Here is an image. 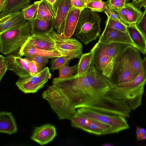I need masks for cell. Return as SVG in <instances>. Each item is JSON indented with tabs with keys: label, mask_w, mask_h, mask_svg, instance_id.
Returning <instances> with one entry per match:
<instances>
[{
	"label": "cell",
	"mask_w": 146,
	"mask_h": 146,
	"mask_svg": "<svg viewBox=\"0 0 146 146\" xmlns=\"http://www.w3.org/2000/svg\"><path fill=\"white\" fill-rule=\"evenodd\" d=\"M52 84L65 95L75 109L85 108L110 113L116 107L114 85L92 63L85 73L63 79L55 78Z\"/></svg>",
	"instance_id": "cell-1"
},
{
	"label": "cell",
	"mask_w": 146,
	"mask_h": 146,
	"mask_svg": "<svg viewBox=\"0 0 146 146\" xmlns=\"http://www.w3.org/2000/svg\"><path fill=\"white\" fill-rule=\"evenodd\" d=\"M31 35L29 21H27L21 27L0 34V52L7 56H20L19 52L21 48Z\"/></svg>",
	"instance_id": "cell-2"
},
{
	"label": "cell",
	"mask_w": 146,
	"mask_h": 146,
	"mask_svg": "<svg viewBox=\"0 0 146 146\" xmlns=\"http://www.w3.org/2000/svg\"><path fill=\"white\" fill-rule=\"evenodd\" d=\"M102 19L98 14L85 8L80 14L74 35L87 45L100 35Z\"/></svg>",
	"instance_id": "cell-3"
},
{
	"label": "cell",
	"mask_w": 146,
	"mask_h": 146,
	"mask_svg": "<svg viewBox=\"0 0 146 146\" xmlns=\"http://www.w3.org/2000/svg\"><path fill=\"white\" fill-rule=\"evenodd\" d=\"M42 96L59 119L70 120L75 113L76 110L70 100L53 84L48 87Z\"/></svg>",
	"instance_id": "cell-4"
},
{
	"label": "cell",
	"mask_w": 146,
	"mask_h": 146,
	"mask_svg": "<svg viewBox=\"0 0 146 146\" xmlns=\"http://www.w3.org/2000/svg\"><path fill=\"white\" fill-rule=\"evenodd\" d=\"M74 115L85 117L110 125L112 127L111 133H117L129 128L125 118L119 115L103 113L85 108L77 109Z\"/></svg>",
	"instance_id": "cell-5"
},
{
	"label": "cell",
	"mask_w": 146,
	"mask_h": 146,
	"mask_svg": "<svg viewBox=\"0 0 146 146\" xmlns=\"http://www.w3.org/2000/svg\"><path fill=\"white\" fill-rule=\"evenodd\" d=\"M51 76L49 68L47 67L34 75L19 78L16 84L24 93H35L44 86Z\"/></svg>",
	"instance_id": "cell-6"
},
{
	"label": "cell",
	"mask_w": 146,
	"mask_h": 146,
	"mask_svg": "<svg viewBox=\"0 0 146 146\" xmlns=\"http://www.w3.org/2000/svg\"><path fill=\"white\" fill-rule=\"evenodd\" d=\"M137 76L128 64L124 51L116 58L109 79L113 85L117 86L132 81Z\"/></svg>",
	"instance_id": "cell-7"
},
{
	"label": "cell",
	"mask_w": 146,
	"mask_h": 146,
	"mask_svg": "<svg viewBox=\"0 0 146 146\" xmlns=\"http://www.w3.org/2000/svg\"><path fill=\"white\" fill-rule=\"evenodd\" d=\"M55 40L58 52L70 61L75 58H80L83 54L82 45L75 38L65 37L56 33Z\"/></svg>",
	"instance_id": "cell-8"
},
{
	"label": "cell",
	"mask_w": 146,
	"mask_h": 146,
	"mask_svg": "<svg viewBox=\"0 0 146 146\" xmlns=\"http://www.w3.org/2000/svg\"><path fill=\"white\" fill-rule=\"evenodd\" d=\"M96 44L92 64L104 76L110 79L113 72L115 59L98 49Z\"/></svg>",
	"instance_id": "cell-9"
},
{
	"label": "cell",
	"mask_w": 146,
	"mask_h": 146,
	"mask_svg": "<svg viewBox=\"0 0 146 146\" xmlns=\"http://www.w3.org/2000/svg\"><path fill=\"white\" fill-rule=\"evenodd\" d=\"M56 33V32L53 30L47 33L32 34L29 37L26 43L43 50L58 52L55 43Z\"/></svg>",
	"instance_id": "cell-10"
},
{
	"label": "cell",
	"mask_w": 146,
	"mask_h": 146,
	"mask_svg": "<svg viewBox=\"0 0 146 146\" xmlns=\"http://www.w3.org/2000/svg\"><path fill=\"white\" fill-rule=\"evenodd\" d=\"M98 42L103 44L114 42L122 43L135 47L127 33H125L106 26L103 33L100 35Z\"/></svg>",
	"instance_id": "cell-11"
},
{
	"label": "cell",
	"mask_w": 146,
	"mask_h": 146,
	"mask_svg": "<svg viewBox=\"0 0 146 146\" xmlns=\"http://www.w3.org/2000/svg\"><path fill=\"white\" fill-rule=\"evenodd\" d=\"M55 127L49 124L35 127L31 139L41 145L52 141L56 136Z\"/></svg>",
	"instance_id": "cell-12"
},
{
	"label": "cell",
	"mask_w": 146,
	"mask_h": 146,
	"mask_svg": "<svg viewBox=\"0 0 146 146\" xmlns=\"http://www.w3.org/2000/svg\"><path fill=\"white\" fill-rule=\"evenodd\" d=\"M6 60L8 70L14 72L19 78H23L31 76L28 64L21 56L9 55L6 57Z\"/></svg>",
	"instance_id": "cell-13"
},
{
	"label": "cell",
	"mask_w": 146,
	"mask_h": 146,
	"mask_svg": "<svg viewBox=\"0 0 146 146\" xmlns=\"http://www.w3.org/2000/svg\"><path fill=\"white\" fill-rule=\"evenodd\" d=\"M83 10L72 8L64 21L60 35L71 37L75 31L80 15Z\"/></svg>",
	"instance_id": "cell-14"
},
{
	"label": "cell",
	"mask_w": 146,
	"mask_h": 146,
	"mask_svg": "<svg viewBox=\"0 0 146 146\" xmlns=\"http://www.w3.org/2000/svg\"><path fill=\"white\" fill-rule=\"evenodd\" d=\"M26 21L22 11L0 19V34L10 29L22 26Z\"/></svg>",
	"instance_id": "cell-15"
},
{
	"label": "cell",
	"mask_w": 146,
	"mask_h": 146,
	"mask_svg": "<svg viewBox=\"0 0 146 146\" xmlns=\"http://www.w3.org/2000/svg\"><path fill=\"white\" fill-rule=\"evenodd\" d=\"M56 7V16L54 26L57 34H60L64 21L72 7L70 0H59Z\"/></svg>",
	"instance_id": "cell-16"
},
{
	"label": "cell",
	"mask_w": 146,
	"mask_h": 146,
	"mask_svg": "<svg viewBox=\"0 0 146 146\" xmlns=\"http://www.w3.org/2000/svg\"><path fill=\"white\" fill-rule=\"evenodd\" d=\"M124 52L128 63L133 73L137 76L141 70L143 60L140 52L135 47L131 46L124 50Z\"/></svg>",
	"instance_id": "cell-17"
},
{
	"label": "cell",
	"mask_w": 146,
	"mask_h": 146,
	"mask_svg": "<svg viewBox=\"0 0 146 146\" xmlns=\"http://www.w3.org/2000/svg\"><path fill=\"white\" fill-rule=\"evenodd\" d=\"M96 44V48L98 49L115 59L128 47L132 46L124 43L115 42L103 44L98 42Z\"/></svg>",
	"instance_id": "cell-18"
},
{
	"label": "cell",
	"mask_w": 146,
	"mask_h": 146,
	"mask_svg": "<svg viewBox=\"0 0 146 146\" xmlns=\"http://www.w3.org/2000/svg\"><path fill=\"white\" fill-rule=\"evenodd\" d=\"M19 55L21 56L27 55H36L48 57L50 58L63 56L58 51L43 50L27 43H25L21 48Z\"/></svg>",
	"instance_id": "cell-19"
},
{
	"label": "cell",
	"mask_w": 146,
	"mask_h": 146,
	"mask_svg": "<svg viewBox=\"0 0 146 146\" xmlns=\"http://www.w3.org/2000/svg\"><path fill=\"white\" fill-rule=\"evenodd\" d=\"M30 3V0H6L4 10L0 15V19L22 11L29 6Z\"/></svg>",
	"instance_id": "cell-20"
},
{
	"label": "cell",
	"mask_w": 146,
	"mask_h": 146,
	"mask_svg": "<svg viewBox=\"0 0 146 146\" xmlns=\"http://www.w3.org/2000/svg\"><path fill=\"white\" fill-rule=\"evenodd\" d=\"M17 131L15 119L11 112L1 111L0 113V132L9 134Z\"/></svg>",
	"instance_id": "cell-21"
},
{
	"label": "cell",
	"mask_w": 146,
	"mask_h": 146,
	"mask_svg": "<svg viewBox=\"0 0 146 146\" xmlns=\"http://www.w3.org/2000/svg\"><path fill=\"white\" fill-rule=\"evenodd\" d=\"M31 34H40L49 33L54 28V21L52 20H44L36 18L29 21Z\"/></svg>",
	"instance_id": "cell-22"
},
{
	"label": "cell",
	"mask_w": 146,
	"mask_h": 146,
	"mask_svg": "<svg viewBox=\"0 0 146 146\" xmlns=\"http://www.w3.org/2000/svg\"><path fill=\"white\" fill-rule=\"evenodd\" d=\"M56 16V8L46 0H41L35 18L44 20L50 21L54 20Z\"/></svg>",
	"instance_id": "cell-23"
},
{
	"label": "cell",
	"mask_w": 146,
	"mask_h": 146,
	"mask_svg": "<svg viewBox=\"0 0 146 146\" xmlns=\"http://www.w3.org/2000/svg\"><path fill=\"white\" fill-rule=\"evenodd\" d=\"M127 33L136 48L144 55H146V39L135 25L127 26Z\"/></svg>",
	"instance_id": "cell-24"
},
{
	"label": "cell",
	"mask_w": 146,
	"mask_h": 146,
	"mask_svg": "<svg viewBox=\"0 0 146 146\" xmlns=\"http://www.w3.org/2000/svg\"><path fill=\"white\" fill-rule=\"evenodd\" d=\"M96 47V44L93 47L90 51L87 53L83 54L80 58L77 64V72L75 75L80 76L86 72L92 65L94 53Z\"/></svg>",
	"instance_id": "cell-25"
},
{
	"label": "cell",
	"mask_w": 146,
	"mask_h": 146,
	"mask_svg": "<svg viewBox=\"0 0 146 146\" xmlns=\"http://www.w3.org/2000/svg\"><path fill=\"white\" fill-rule=\"evenodd\" d=\"M111 129L112 127L110 125L93 120L83 130L97 135H101L111 133Z\"/></svg>",
	"instance_id": "cell-26"
},
{
	"label": "cell",
	"mask_w": 146,
	"mask_h": 146,
	"mask_svg": "<svg viewBox=\"0 0 146 146\" xmlns=\"http://www.w3.org/2000/svg\"><path fill=\"white\" fill-rule=\"evenodd\" d=\"M125 7L129 25H135L141 18L143 13L136 8L132 3H126Z\"/></svg>",
	"instance_id": "cell-27"
},
{
	"label": "cell",
	"mask_w": 146,
	"mask_h": 146,
	"mask_svg": "<svg viewBox=\"0 0 146 146\" xmlns=\"http://www.w3.org/2000/svg\"><path fill=\"white\" fill-rule=\"evenodd\" d=\"M72 126L83 130L93 120L81 116L74 115L70 120Z\"/></svg>",
	"instance_id": "cell-28"
},
{
	"label": "cell",
	"mask_w": 146,
	"mask_h": 146,
	"mask_svg": "<svg viewBox=\"0 0 146 146\" xmlns=\"http://www.w3.org/2000/svg\"><path fill=\"white\" fill-rule=\"evenodd\" d=\"M24 58L30 60L34 61L37 66L38 72H39L45 67L49 61L48 57L34 55H25Z\"/></svg>",
	"instance_id": "cell-29"
},
{
	"label": "cell",
	"mask_w": 146,
	"mask_h": 146,
	"mask_svg": "<svg viewBox=\"0 0 146 146\" xmlns=\"http://www.w3.org/2000/svg\"><path fill=\"white\" fill-rule=\"evenodd\" d=\"M77 64L75 66L70 67L69 65H64L59 69V75L58 78L61 79L68 78L76 73Z\"/></svg>",
	"instance_id": "cell-30"
},
{
	"label": "cell",
	"mask_w": 146,
	"mask_h": 146,
	"mask_svg": "<svg viewBox=\"0 0 146 146\" xmlns=\"http://www.w3.org/2000/svg\"><path fill=\"white\" fill-rule=\"evenodd\" d=\"M40 1L35 2L33 4L23 10L25 18L27 21L31 20L34 18L36 12Z\"/></svg>",
	"instance_id": "cell-31"
},
{
	"label": "cell",
	"mask_w": 146,
	"mask_h": 146,
	"mask_svg": "<svg viewBox=\"0 0 146 146\" xmlns=\"http://www.w3.org/2000/svg\"><path fill=\"white\" fill-rule=\"evenodd\" d=\"M86 7L94 12H102L108 8L106 3L102 0L91 1L86 5Z\"/></svg>",
	"instance_id": "cell-32"
},
{
	"label": "cell",
	"mask_w": 146,
	"mask_h": 146,
	"mask_svg": "<svg viewBox=\"0 0 146 146\" xmlns=\"http://www.w3.org/2000/svg\"><path fill=\"white\" fill-rule=\"evenodd\" d=\"M51 59L50 69L52 71L59 69L64 65H69V62L70 61L64 56L55 57Z\"/></svg>",
	"instance_id": "cell-33"
},
{
	"label": "cell",
	"mask_w": 146,
	"mask_h": 146,
	"mask_svg": "<svg viewBox=\"0 0 146 146\" xmlns=\"http://www.w3.org/2000/svg\"><path fill=\"white\" fill-rule=\"evenodd\" d=\"M106 21V26L114 29L118 30L125 33H127V26L117 21L113 20L107 17Z\"/></svg>",
	"instance_id": "cell-34"
},
{
	"label": "cell",
	"mask_w": 146,
	"mask_h": 146,
	"mask_svg": "<svg viewBox=\"0 0 146 146\" xmlns=\"http://www.w3.org/2000/svg\"><path fill=\"white\" fill-rule=\"evenodd\" d=\"M143 12V15L140 19L135 25L137 28L146 39V7Z\"/></svg>",
	"instance_id": "cell-35"
},
{
	"label": "cell",
	"mask_w": 146,
	"mask_h": 146,
	"mask_svg": "<svg viewBox=\"0 0 146 146\" xmlns=\"http://www.w3.org/2000/svg\"><path fill=\"white\" fill-rule=\"evenodd\" d=\"M127 0H108L106 3L109 8L117 9L124 7Z\"/></svg>",
	"instance_id": "cell-36"
},
{
	"label": "cell",
	"mask_w": 146,
	"mask_h": 146,
	"mask_svg": "<svg viewBox=\"0 0 146 146\" xmlns=\"http://www.w3.org/2000/svg\"><path fill=\"white\" fill-rule=\"evenodd\" d=\"M8 70V65L6 57L1 54L0 55V82Z\"/></svg>",
	"instance_id": "cell-37"
},
{
	"label": "cell",
	"mask_w": 146,
	"mask_h": 146,
	"mask_svg": "<svg viewBox=\"0 0 146 146\" xmlns=\"http://www.w3.org/2000/svg\"><path fill=\"white\" fill-rule=\"evenodd\" d=\"M104 11L106 14L107 17L125 24L121 21L118 13L114 10L108 7Z\"/></svg>",
	"instance_id": "cell-38"
},
{
	"label": "cell",
	"mask_w": 146,
	"mask_h": 146,
	"mask_svg": "<svg viewBox=\"0 0 146 146\" xmlns=\"http://www.w3.org/2000/svg\"><path fill=\"white\" fill-rule=\"evenodd\" d=\"M114 10L118 13L121 21L125 25L127 26L129 25L125 6L121 9Z\"/></svg>",
	"instance_id": "cell-39"
},
{
	"label": "cell",
	"mask_w": 146,
	"mask_h": 146,
	"mask_svg": "<svg viewBox=\"0 0 146 146\" xmlns=\"http://www.w3.org/2000/svg\"><path fill=\"white\" fill-rule=\"evenodd\" d=\"M24 59L27 62L31 76L34 75L38 72L37 69L36 63L33 60H29L25 58Z\"/></svg>",
	"instance_id": "cell-40"
},
{
	"label": "cell",
	"mask_w": 146,
	"mask_h": 146,
	"mask_svg": "<svg viewBox=\"0 0 146 146\" xmlns=\"http://www.w3.org/2000/svg\"><path fill=\"white\" fill-rule=\"evenodd\" d=\"M72 7L84 10L86 7V4L82 0H70Z\"/></svg>",
	"instance_id": "cell-41"
},
{
	"label": "cell",
	"mask_w": 146,
	"mask_h": 146,
	"mask_svg": "<svg viewBox=\"0 0 146 146\" xmlns=\"http://www.w3.org/2000/svg\"><path fill=\"white\" fill-rule=\"evenodd\" d=\"M133 4L136 8L140 10L142 7H146V0H138Z\"/></svg>",
	"instance_id": "cell-42"
},
{
	"label": "cell",
	"mask_w": 146,
	"mask_h": 146,
	"mask_svg": "<svg viewBox=\"0 0 146 146\" xmlns=\"http://www.w3.org/2000/svg\"><path fill=\"white\" fill-rule=\"evenodd\" d=\"M137 139L138 140H141V134L140 130V127L137 126L136 129Z\"/></svg>",
	"instance_id": "cell-43"
},
{
	"label": "cell",
	"mask_w": 146,
	"mask_h": 146,
	"mask_svg": "<svg viewBox=\"0 0 146 146\" xmlns=\"http://www.w3.org/2000/svg\"><path fill=\"white\" fill-rule=\"evenodd\" d=\"M6 0H0V12H2L4 10Z\"/></svg>",
	"instance_id": "cell-44"
},
{
	"label": "cell",
	"mask_w": 146,
	"mask_h": 146,
	"mask_svg": "<svg viewBox=\"0 0 146 146\" xmlns=\"http://www.w3.org/2000/svg\"><path fill=\"white\" fill-rule=\"evenodd\" d=\"M52 6L56 7V5L59 0H46Z\"/></svg>",
	"instance_id": "cell-45"
},
{
	"label": "cell",
	"mask_w": 146,
	"mask_h": 146,
	"mask_svg": "<svg viewBox=\"0 0 146 146\" xmlns=\"http://www.w3.org/2000/svg\"><path fill=\"white\" fill-rule=\"evenodd\" d=\"M140 130L141 137L142 135H143L145 132H146V130L144 128L140 127Z\"/></svg>",
	"instance_id": "cell-46"
},
{
	"label": "cell",
	"mask_w": 146,
	"mask_h": 146,
	"mask_svg": "<svg viewBox=\"0 0 146 146\" xmlns=\"http://www.w3.org/2000/svg\"><path fill=\"white\" fill-rule=\"evenodd\" d=\"M146 139V132H145L141 136V140Z\"/></svg>",
	"instance_id": "cell-47"
},
{
	"label": "cell",
	"mask_w": 146,
	"mask_h": 146,
	"mask_svg": "<svg viewBox=\"0 0 146 146\" xmlns=\"http://www.w3.org/2000/svg\"><path fill=\"white\" fill-rule=\"evenodd\" d=\"M113 145L112 144L108 143H105L102 145V146H112Z\"/></svg>",
	"instance_id": "cell-48"
},
{
	"label": "cell",
	"mask_w": 146,
	"mask_h": 146,
	"mask_svg": "<svg viewBox=\"0 0 146 146\" xmlns=\"http://www.w3.org/2000/svg\"><path fill=\"white\" fill-rule=\"evenodd\" d=\"M86 5L91 1V0H82Z\"/></svg>",
	"instance_id": "cell-49"
},
{
	"label": "cell",
	"mask_w": 146,
	"mask_h": 146,
	"mask_svg": "<svg viewBox=\"0 0 146 146\" xmlns=\"http://www.w3.org/2000/svg\"><path fill=\"white\" fill-rule=\"evenodd\" d=\"M138 0H132V3H133L135 2L136 1H138Z\"/></svg>",
	"instance_id": "cell-50"
},
{
	"label": "cell",
	"mask_w": 146,
	"mask_h": 146,
	"mask_svg": "<svg viewBox=\"0 0 146 146\" xmlns=\"http://www.w3.org/2000/svg\"><path fill=\"white\" fill-rule=\"evenodd\" d=\"M93 0H91V1H93Z\"/></svg>",
	"instance_id": "cell-51"
},
{
	"label": "cell",
	"mask_w": 146,
	"mask_h": 146,
	"mask_svg": "<svg viewBox=\"0 0 146 146\" xmlns=\"http://www.w3.org/2000/svg\"></svg>",
	"instance_id": "cell-52"
}]
</instances>
